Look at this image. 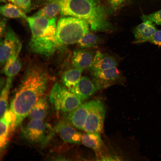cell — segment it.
Wrapping results in <instances>:
<instances>
[{
  "label": "cell",
  "mask_w": 161,
  "mask_h": 161,
  "mask_svg": "<svg viewBox=\"0 0 161 161\" xmlns=\"http://www.w3.org/2000/svg\"><path fill=\"white\" fill-rule=\"evenodd\" d=\"M22 10L16 5L7 3L1 6V14L5 17L10 18H22L26 19L27 16Z\"/></svg>",
  "instance_id": "cell-20"
},
{
  "label": "cell",
  "mask_w": 161,
  "mask_h": 161,
  "mask_svg": "<svg viewBox=\"0 0 161 161\" xmlns=\"http://www.w3.org/2000/svg\"><path fill=\"white\" fill-rule=\"evenodd\" d=\"M21 48V42L16 35L11 29L8 28L4 38L1 44V63L4 64L11 55L16 52H20Z\"/></svg>",
  "instance_id": "cell-9"
},
{
  "label": "cell",
  "mask_w": 161,
  "mask_h": 161,
  "mask_svg": "<svg viewBox=\"0 0 161 161\" xmlns=\"http://www.w3.org/2000/svg\"><path fill=\"white\" fill-rule=\"evenodd\" d=\"M23 137L30 143L45 145L52 135L47 125L42 120H31L21 129Z\"/></svg>",
  "instance_id": "cell-6"
},
{
  "label": "cell",
  "mask_w": 161,
  "mask_h": 161,
  "mask_svg": "<svg viewBox=\"0 0 161 161\" xmlns=\"http://www.w3.org/2000/svg\"><path fill=\"white\" fill-rule=\"evenodd\" d=\"M20 52L11 55L5 63L4 72L7 78H13L17 74L21 68V64L18 58Z\"/></svg>",
  "instance_id": "cell-18"
},
{
  "label": "cell",
  "mask_w": 161,
  "mask_h": 161,
  "mask_svg": "<svg viewBox=\"0 0 161 161\" xmlns=\"http://www.w3.org/2000/svg\"><path fill=\"white\" fill-rule=\"evenodd\" d=\"M14 120L13 113L8 110L1 117L0 120V147L1 150L4 149L7 145L10 131Z\"/></svg>",
  "instance_id": "cell-15"
},
{
  "label": "cell",
  "mask_w": 161,
  "mask_h": 161,
  "mask_svg": "<svg viewBox=\"0 0 161 161\" xmlns=\"http://www.w3.org/2000/svg\"><path fill=\"white\" fill-rule=\"evenodd\" d=\"M106 111L105 106L101 100L99 99L93 100L83 130L86 132H101L103 130Z\"/></svg>",
  "instance_id": "cell-7"
},
{
  "label": "cell",
  "mask_w": 161,
  "mask_h": 161,
  "mask_svg": "<svg viewBox=\"0 0 161 161\" xmlns=\"http://www.w3.org/2000/svg\"><path fill=\"white\" fill-rule=\"evenodd\" d=\"M83 69L75 68L65 72L62 75L61 81L68 89L74 87L81 78Z\"/></svg>",
  "instance_id": "cell-19"
},
{
  "label": "cell",
  "mask_w": 161,
  "mask_h": 161,
  "mask_svg": "<svg viewBox=\"0 0 161 161\" xmlns=\"http://www.w3.org/2000/svg\"><path fill=\"white\" fill-rule=\"evenodd\" d=\"M94 57L93 54L90 51L83 49H77L73 53L72 64L75 68L84 70L90 67Z\"/></svg>",
  "instance_id": "cell-16"
},
{
  "label": "cell",
  "mask_w": 161,
  "mask_h": 161,
  "mask_svg": "<svg viewBox=\"0 0 161 161\" xmlns=\"http://www.w3.org/2000/svg\"><path fill=\"white\" fill-rule=\"evenodd\" d=\"M118 64V61L113 57L97 51L89 68L92 72L116 67Z\"/></svg>",
  "instance_id": "cell-14"
},
{
  "label": "cell",
  "mask_w": 161,
  "mask_h": 161,
  "mask_svg": "<svg viewBox=\"0 0 161 161\" xmlns=\"http://www.w3.org/2000/svg\"><path fill=\"white\" fill-rule=\"evenodd\" d=\"M93 102V100L81 104L69 113L66 120L77 129L83 130L89 112Z\"/></svg>",
  "instance_id": "cell-10"
},
{
  "label": "cell",
  "mask_w": 161,
  "mask_h": 161,
  "mask_svg": "<svg viewBox=\"0 0 161 161\" xmlns=\"http://www.w3.org/2000/svg\"><path fill=\"white\" fill-rule=\"evenodd\" d=\"M157 30L154 23L152 21H143L133 30L134 39L133 43L139 44L149 41Z\"/></svg>",
  "instance_id": "cell-12"
},
{
  "label": "cell",
  "mask_w": 161,
  "mask_h": 161,
  "mask_svg": "<svg viewBox=\"0 0 161 161\" xmlns=\"http://www.w3.org/2000/svg\"><path fill=\"white\" fill-rule=\"evenodd\" d=\"M49 110L47 99L44 96L35 104L28 114L31 120H44L47 116Z\"/></svg>",
  "instance_id": "cell-17"
},
{
  "label": "cell",
  "mask_w": 161,
  "mask_h": 161,
  "mask_svg": "<svg viewBox=\"0 0 161 161\" xmlns=\"http://www.w3.org/2000/svg\"><path fill=\"white\" fill-rule=\"evenodd\" d=\"M93 82L98 89L106 88L115 83L123 84L125 78L116 67L92 72Z\"/></svg>",
  "instance_id": "cell-8"
},
{
  "label": "cell",
  "mask_w": 161,
  "mask_h": 161,
  "mask_svg": "<svg viewBox=\"0 0 161 161\" xmlns=\"http://www.w3.org/2000/svg\"><path fill=\"white\" fill-rule=\"evenodd\" d=\"M128 1H129V0H127Z\"/></svg>",
  "instance_id": "cell-30"
},
{
  "label": "cell",
  "mask_w": 161,
  "mask_h": 161,
  "mask_svg": "<svg viewBox=\"0 0 161 161\" xmlns=\"http://www.w3.org/2000/svg\"><path fill=\"white\" fill-rule=\"evenodd\" d=\"M49 100L57 111L69 113L81 104V100L65 86L58 83L53 86Z\"/></svg>",
  "instance_id": "cell-5"
},
{
  "label": "cell",
  "mask_w": 161,
  "mask_h": 161,
  "mask_svg": "<svg viewBox=\"0 0 161 161\" xmlns=\"http://www.w3.org/2000/svg\"><path fill=\"white\" fill-rule=\"evenodd\" d=\"M26 20L32 32L29 44L31 51L47 57L52 55L58 48L56 37V17L32 16Z\"/></svg>",
  "instance_id": "cell-3"
},
{
  "label": "cell",
  "mask_w": 161,
  "mask_h": 161,
  "mask_svg": "<svg viewBox=\"0 0 161 161\" xmlns=\"http://www.w3.org/2000/svg\"><path fill=\"white\" fill-rule=\"evenodd\" d=\"M72 125L66 120H62L58 124L55 130L64 142L79 144L82 142V135L76 131Z\"/></svg>",
  "instance_id": "cell-11"
},
{
  "label": "cell",
  "mask_w": 161,
  "mask_h": 161,
  "mask_svg": "<svg viewBox=\"0 0 161 161\" xmlns=\"http://www.w3.org/2000/svg\"><path fill=\"white\" fill-rule=\"evenodd\" d=\"M59 5L61 15L75 17L86 21L94 31L110 28L108 11L99 0H52Z\"/></svg>",
  "instance_id": "cell-2"
},
{
  "label": "cell",
  "mask_w": 161,
  "mask_h": 161,
  "mask_svg": "<svg viewBox=\"0 0 161 161\" xmlns=\"http://www.w3.org/2000/svg\"><path fill=\"white\" fill-rule=\"evenodd\" d=\"M82 142L86 147L94 150L99 149L103 145L99 133L95 132H86L82 135Z\"/></svg>",
  "instance_id": "cell-21"
},
{
  "label": "cell",
  "mask_w": 161,
  "mask_h": 161,
  "mask_svg": "<svg viewBox=\"0 0 161 161\" xmlns=\"http://www.w3.org/2000/svg\"><path fill=\"white\" fill-rule=\"evenodd\" d=\"M16 5L23 11L28 12L31 7V0H8Z\"/></svg>",
  "instance_id": "cell-26"
},
{
  "label": "cell",
  "mask_w": 161,
  "mask_h": 161,
  "mask_svg": "<svg viewBox=\"0 0 161 161\" xmlns=\"http://www.w3.org/2000/svg\"><path fill=\"white\" fill-rule=\"evenodd\" d=\"M99 40L97 35L89 32L83 36L77 43L80 47L87 48L95 45L97 44Z\"/></svg>",
  "instance_id": "cell-24"
},
{
  "label": "cell",
  "mask_w": 161,
  "mask_h": 161,
  "mask_svg": "<svg viewBox=\"0 0 161 161\" xmlns=\"http://www.w3.org/2000/svg\"><path fill=\"white\" fill-rule=\"evenodd\" d=\"M107 1L114 10H117L120 8L125 1V0H107Z\"/></svg>",
  "instance_id": "cell-28"
},
{
  "label": "cell",
  "mask_w": 161,
  "mask_h": 161,
  "mask_svg": "<svg viewBox=\"0 0 161 161\" xmlns=\"http://www.w3.org/2000/svg\"><path fill=\"white\" fill-rule=\"evenodd\" d=\"M60 9L58 4L52 1L51 3L41 9L32 16L44 17L49 18L56 17L60 13Z\"/></svg>",
  "instance_id": "cell-23"
},
{
  "label": "cell",
  "mask_w": 161,
  "mask_h": 161,
  "mask_svg": "<svg viewBox=\"0 0 161 161\" xmlns=\"http://www.w3.org/2000/svg\"><path fill=\"white\" fill-rule=\"evenodd\" d=\"M12 78H7L5 85L2 90L0 96V114L1 117L8 110V97Z\"/></svg>",
  "instance_id": "cell-22"
},
{
  "label": "cell",
  "mask_w": 161,
  "mask_h": 161,
  "mask_svg": "<svg viewBox=\"0 0 161 161\" xmlns=\"http://www.w3.org/2000/svg\"><path fill=\"white\" fill-rule=\"evenodd\" d=\"M85 21L73 16L60 18L57 25L56 37L58 48L77 43L89 32Z\"/></svg>",
  "instance_id": "cell-4"
},
{
  "label": "cell",
  "mask_w": 161,
  "mask_h": 161,
  "mask_svg": "<svg viewBox=\"0 0 161 161\" xmlns=\"http://www.w3.org/2000/svg\"><path fill=\"white\" fill-rule=\"evenodd\" d=\"M141 18L143 21L150 20L157 24L161 25V10L148 15H143Z\"/></svg>",
  "instance_id": "cell-25"
},
{
  "label": "cell",
  "mask_w": 161,
  "mask_h": 161,
  "mask_svg": "<svg viewBox=\"0 0 161 161\" xmlns=\"http://www.w3.org/2000/svg\"><path fill=\"white\" fill-rule=\"evenodd\" d=\"M48 81L47 75L41 69L34 67L27 71L11 101L10 110L14 117L11 131L20 125L43 96Z\"/></svg>",
  "instance_id": "cell-1"
},
{
  "label": "cell",
  "mask_w": 161,
  "mask_h": 161,
  "mask_svg": "<svg viewBox=\"0 0 161 161\" xmlns=\"http://www.w3.org/2000/svg\"><path fill=\"white\" fill-rule=\"evenodd\" d=\"M6 20L2 19L0 22V35L1 36L3 35L4 34L6 33Z\"/></svg>",
  "instance_id": "cell-29"
},
{
  "label": "cell",
  "mask_w": 161,
  "mask_h": 161,
  "mask_svg": "<svg viewBox=\"0 0 161 161\" xmlns=\"http://www.w3.org/2000/svg\"><path fill=\"white\" fill-rule=\"evenodd\" d=\"M97 89L94 82L88 77L83 76L74 87L68 90L83 101L90 97Z\"/></svg>",
  "instance_id": "cell-13"
},
{
  "label": "cell",
  "mask_w": 161,
  "mask_h": 161,
  "mask_svg": "<svg viewBox=\"0 0 161 161\" xmlns=\"http://www.w3.org/2000/svg\"><path fill=\"white\" fill-rule=\"evenodd\" d=\"M149 41L153 44L161 46V30H157Z\"/></svg>",
  "instance_id": "cell-27"
}]
</instances>
